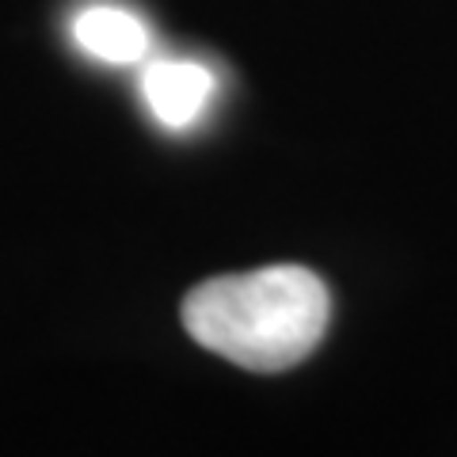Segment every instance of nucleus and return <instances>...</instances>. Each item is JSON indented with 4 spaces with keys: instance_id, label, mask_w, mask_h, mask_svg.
<instances>
[{
    "instance_id": "3",
    "label": "nucleus",
    "mask_w": 457,
    "mask_h": 457,
    "mask_svg": "<svg viewBox=\"0 0 457 457\" xmlns=\"http://www.w3.org/2000/svg\"><path fill=\"white\" fill-rule=\"evenodd\" d=\"M73 38L84 54L111 65H134L149 54V27L126 8H84L73 23Z\"/></svg>"
},
{
    "instance_id": "2",
    "label": "nucleus",
    "mask_w": 457,
    "mask_h": 457,
    "mask_svg": "<svg viewBox=\"0 0 457 457\" xmlns=\"http://www.w3.org/2000/svg\"><path fill=\"white\" fill-rule=\"evenodd\" d=\"M141 92L168 130H187L213 99V73L198 62H153L141 73Z\"/></svg>"
},
{
    "instance_id": "1",
    "label": "nucleus",
    "mask_w": 457,
    "mask_h": 457,
    "mask_svg": "<svg viewBox=\"0 0 457 457\" xmlns=\"http://www.w3.org/2000/svg\"><path fill=\"white\" fill-rule=\"evenodd\" d=\"M328 286L297 263L210 278L183 302L191 339L255 374H278L309 359L328 332Z\"/></svg>"
}]
</instances>
